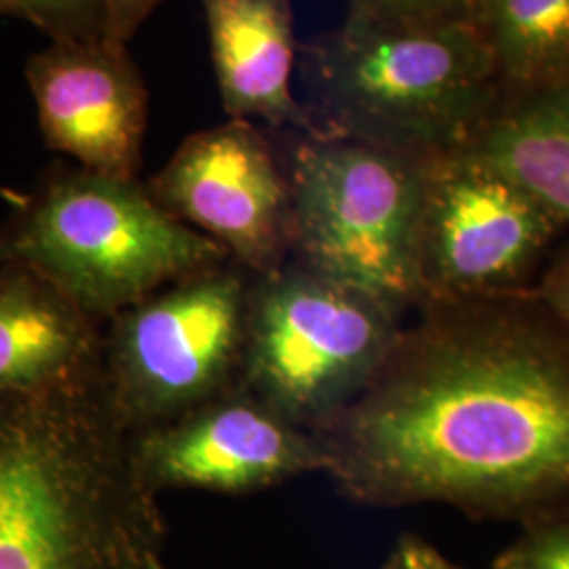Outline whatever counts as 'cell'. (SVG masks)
<instances>
[{
  "instance_id": "6da1fadb",
  "label": "cell",
  "mask_w": 569,
  "mask_h": 569,
  "mask_svg": "<svg viewBox=\"0 0 569 569\" xmlns=\"http://www.w3.org/2000/svg\"><path fill=\"white\" fill-rule=\"evenodd\" d=\"M319 430L369 502L523 510L569 498V336L528 293L428 302Z\"/></svg>"
},
{
  "instance_id": "7a4b0ae2",
  "label": "cell",
  "mask_w": 569,
  "mask_h": 569,
  "mask_svg": "<svg viewBox=\"0 0 569 569\" xmlns=\"http://www.w3.org/2000/svg\"><path fill=\"white\" fill-rule=\"evenodd\" d=\"M312 136L407 157L472 146L505 102L479 21L385 23L348 13L298 61Z\"/></svg>"
},
{
  "instance_id": "3957f363",
  "label": "cell",
  "mask_w": 569,
  "mask_h": 569,
  "mask_svg": "<svg viewBox=\"0 0 569 569\" xmlns=\"http://www.w3.org/2000/svg\"><path fill=\"white\" fill-rule=\"evenodd\" d=\"M28 194L0 224V258L37 270L102 327L167 284L230 260L140 180L53 164Z\"/></svg>"
},
{
  "instance_id": "277c9868",
  "label": "cell",
  "mask_w": 569,
  "mask_h": 569,
  "mask_svg": "<svg viewBox=\"0 0 569 569\" xmlns=\"http://www.w3.org/2000/svg\"><path fill=\"white\" fill-rule=\"evenodd\" d=\"M403 312L300 262L253 277L241 387L289 422L319 432L387 363Z\"/></svg>"
},
{
  "instance_id": "5b68a950",
  "label": "cell",
  "mask_w": 569,
  "mask_h": 569,
  "mask_svg": "<svg viewBox=\"0 0 569 569\" xmlns=\"http://www.w3.org/2000/svg\"><path fill=\"white\" fill-rule=\"evenodd\" d=\"M287 176L300 264L401 310L425 305L418 274L422 159L306 136Z\"/></svg>"
},
{
  "instance_id": "8992f818",
  "label": "cell",
  "mask_w": 569,
  "mask_h": 569,
  "mask_svg": "<svg viewBox=\"0 0 569 569\" xmlns=\"http://www.w3.org/2000/svg\"><path fill=\"white\" fill-rule=\"evenodd\" d=\"M251 279L228 260L167 284L103 326V380L131 435L241 385Z\"/></svg>"
},
{
  "instance_id": "52a82bcc",
  "label": "cell",
  "mask_w": 569,
  "mask_h": 569,
  "mask_svg": "<svg viewBox=\"0 0 569 569\" xmlns=\"http://www.w3.org/2000/svg\"><path fill=\"white\" fill-rule=\"evenodd\" d=\"M563 228L475 146L425 157L418 224L425 305L528 293Z\"/></svg>"
},
{
  "instance_id": "ba28073f",
  "label": "cell",
  "mask_w": 569,
  "mask_h": 569,
  "mask_svg": "<svg viewBox=\"0 0 569 569\" xmlns=\"http://www.w3.org/2000/svg\"><path fill=\"white\" fill-rule=\"evenodd\" d=\"M146 188L253 277L279 270L293 251L289 176L251 121L228 119L188 136Z\"/></svg>"
},
{
  "instance_id": "9c48e42d",
  "label": "cell",
  "mask_w": 569,
  "mask_h": 569,
  "mask_svg": "<svg viewBox=\"0 0 569 569\" xmlns=\"http://www.w3.org/2000/svg\"><path fill=\"white\" fill-rule=\"evenodd\" d=\"M131 453L152 491L244 493L331 468L319 432L289 422L241 385L176 420L133 432Z\"/></svg>"
},
{
  "instance_id": "30bf717a",
  "label": "cell",
  "mask_w": 569,
  "mask_h": 569,
  "mask_svg": "<svg viewBox=\"0 0 569 569\" xmlns=\"http://www.w3.org/2000/svg\"><path fill=\"white\" fill-rule=\"evenodd\" d=\"M26 79L51 150L82 169L138 180L150 98L129 47L51 41L30 56Z\"/></svg>"
},
{
  "instance_id": "8fae6325",
  "label": "cell",
  "mask_w": 569,
  "mask_h": 569,
  "mask_svg": "<svg viewBox=\"0 0 569 569\" xmlns=\"http://www.w3.org/2000/svg\"><path fill=\"white\" fill-rule=\"evenodd\" d=\"M213 72L228 119H260L312 136L293 91L298 42L291 0H201Z\"/></svg>"
},
{
  "instance_id": "7c38bea8",
  "label": "cell",
  "mask_w": 569,
  "mask_h": 569,
  "mask_svg": "<svg viewBox=\"0 0 569 569\" xmlns=\"http://www.w3.org/2000/svg\"><path fill=\"white\" fill-rule=\"evenodd\" d=\"M103 327L37 270L0 258V392L47 387L102 357Z\"/></svg>"
},
{
  "instance_id": "4fadbf2b",
  "label": "cell",
  "mask_w": 569,
  "mask_h": 569,
  "mask_svg": "<svg viewBox=\"0 0 569 569\" xmlns=\"http://www.w3.org/2000/svg\"><path fill=\"white\" fill-rule=\"evenodd\" d=\"M569 226V81L505 98L472 143Z\"/></svg>"
},
{
  "instance_id": "5bb4252c",
  "label": "cell",
  "mask_w": 569,
  "mask_h": 569,
  "mask_svg": "<svg viewBox=\"0 0 569 569\" xmlns=\"http://www.w3.org/2000/svg\"><path fill=\"white\" fill-rule=\"evenodd\" d=\"M481 26L505 98L569 81V0H483Z\"/></svg>"
},
{
  "instance_id": "9a60e30c",
  "label": "cell",
  "mask_w": 569,
  "mask_h": 569,
  "mask_svg": "<svg viewBox=\"0 0 569 569\" xmlns=\"http://www.w3.org/2000/svg\"><path fill=\"white\" fill-rule=\"evenodd\" d=\"M2 4L11 18L30 21L49 41H102V0H2Z\"/></svg>"
},
{
  "instance_id": "2e32d148",
  "label": "cell",
  "mask_w": 569,
  "mask_h": 569,
  "mask_svg": "<svg viewBox=\"0 0 569 569\" xmlns=\"http://www.w3.org/2000/svg\"><path fill=\"white\" fill-rule=\"evenodd\" d=\"M483 0H348L350 13L385 23L479 21Z\"/></svg>"
},
{
  "instance_id": "e0dca14e",
  "label": "cell",
  "mask_w": 569,
  "mask_h": 569,
  "mask_svg": "<svg viewBox=\"0 0 569 569\" xmlns=\"http://www.w3.org/2000/svg\"><path fill=\"white\" fill-rule=\"evenodd\" d=\"M509 569H569V523L533 533L510 557Z\"/></svg>"
},
{
  "instance_id": "ac0fdd59",
  "label": "cell",
  "mask_w": 569,
  "mask_h": 569,
  "mask_svg": "<svg viewBox=\"0 0 569 569\" xmlns=\"http://www.w3.org/2000/svg\"><path fill=\"white\" fill-rule=\"evenodd\" d=\"M531 293L569 336V243L550 256Z\"/></svg>"
},
{
  "instance_id": "d6986e66",
  "label": "cell",
  "mask_w": 569,
  "mask_h": 569,
  "mask_svg": "<svg viewBox=\"0 0 569 569\" xmlns=\"http://www.w3.org/2000/svg\"><path fill=\"white\" fill-rule=\"evenodd\" d=\"M164 0H102V41L112 47H129L143 21L148 20Z\"/></svg>"
},
{
  "instance_id": "ffe728a7",
  "label": "cell",
  "mask_w": 569,
  "mask_h": 569,
  "mask_svg": "<svg viewBox=\"0 0 569 569\" xmlns=\"http://www.w3.org/2000/svg\"><path fill=\"white\" fill-rule=\"evenodd\" d=\"M387 569H460L420 540H403L392 552Z\"/></svg>"
},
{
  "instance_id": "44dd1931",
  "label": "cell",
  "mask_w": 569,
  "mask_h": 569,
  "mask_svg": "<svg viewBox=\"0 0 569 569\" xmlns=\"http://www.w3.org/2000/svg\"><path fill=\"white\" fill-rule=\"evenodd\" d=\"M28 199H30V194H28V192H23V190H18V188H13V186H7V183L0 182V201L9 204L11 209H21V207H26V204H28Z\"/></svg>"
},
{
  "instance_id": "7402d4cb",
  "label": "cell",
  "mask_w": 569,
  "mask_h": 569,
  "mask_svg": "<svg viewBox=\"0 0 569 569\" xmlns=\"http://www.w3.org/2000/svg\"><path fill=\"white\" fill-rule=\"evenodd\" d=\"M0 16H9V11H7V7L2 4V0H0Z\"/></svg>"
},
{
  "instance_id": "603a6c76",
  "label": "cell",
  "mask_w": 569,
  "mask_h": 569,
  "mask_svg": "<svg viewBox=\"0 0 569 569\" xmlns=\"http://www.w3.org/2000/svg\"><path fill=\"white\" fill-rule=\"evenodd\" d=\"M154 569H159V568H157V566H154Z\"/></svg>"
}]
</instances>
